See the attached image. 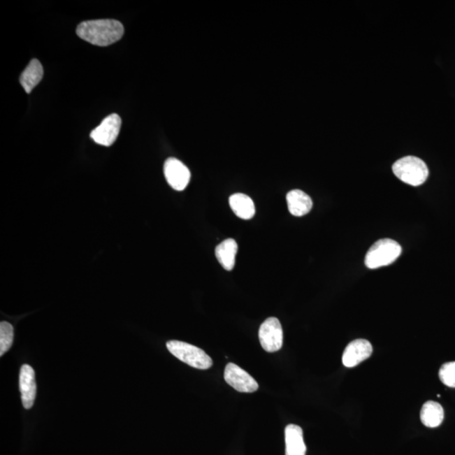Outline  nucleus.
<instances>
[{"label":"nucleus","instance_id":"obj_1","mask_svg":"<svg viewBox=\"0 0 455 455\" xmlns=\"http://www.w3.org/2000/svg\"><path fill=\"white\" fill-rule=\"evenodd\" d=\"M76 34L81 39L99 47L117 43L124 34V27L115 20H96L82 22Z\"/></svg>","mask_w":455,"mask_h":455},{"label":"nucleus","instance_id":"obj_2","mask_svg":"<svg viewBox=\"0 0 455 455\" xmlns=\"http://www.w3.org/2000/svg\"><path fill=\"white\" fill-rule=\"evenodd\" d=\"M393 174L401 182L410 186L418 187L427 180L429 171L422 159L415 157H405L397 161L392 166Z\"/></svg>","mask_w":455,"mask_h":455},{"label":"nucleus","instance_id":"obj_3","mask_svg":"<svg viewBox=\"0 0 455 455\" xmlns=\"http://www.w3.org/2000/svg\"><path fill=\"white\" fill-rule=\"evenodd\" d=\"M401 252L403 249L398 242L391 239L380 240L368 250L366 265L370 269L391 265L398 259Z\"/></svg>","mask_w":455,"mask_h":455},{"label":"nucleus","instance_id":"obj_4","mask_svg":"<svg viewBox=\"0 0 455 455\" xmlns=\"http://www.w3.org/2000/svg\"><path fill=\"white\" fill-rule=\"evenodd\" d=\"M166 347L172 355L191 367L208 370L212 366V360L206 352L189 343L170 341L167 342Z\"/></svg>","mask_w":455,"mask_h":455},{"label":"nucleus","instance_id":"obj_5","mask_svg":"<svg viewBox=\"0 0 455 455\" xmlns=\"http://www.w3.org/2000/svg\"><path fill=\"white\" fill-rule=\"evenodd\" d=\"M259 340L266 352L280 351L284 342V332L280 319L275 317L266 319L260 326Z\"/></svg>","mask_w":455,"mask_h":455},{"label":"nucleus","instance_id":"obj_6","mask_svg":"<svg viewBox=\"0 0 455 455\" xmlns=\"http://www.w3.org/2000/svg\"><path fill=\"white\" fill-rule=\"evenodd\" d=\"M121 125V117L117 114L110 115L96 129L92 131L90 137L98 145L109 147L117 140Z\"/></svg>","mask_w":455,"mask_h":455},{"label":"nucleus","instance_id":"obj_7","mask_svg":"<svg viewBox=\"0 0 455 455\" xmlns=\"http://www.w3.org/2000/svg\"><path fill=\"white\" fill-rule=\"evenodd\" d=\"M164 174L168 184L175 191L186 189L191 179V172L186 165L175 158L166 159Z\"/></svg>","mask_w":455,"mask_h":455},{"label":"nucleus","instance_id":"obj_8","mask_svg":"<svg viewBox=\"0 0 455 455\" xmlns=\"http://www.w3.org/2000/svg\"><path fill=\"white\" fill-rule=\"evenodd\" d=\"M224 380L231 387L242 393H253L259 387L252 375L235 363L227 364L224 370Z\"/></svg>","mask_w":455,"mask_h":455},{"label":"nucleus","instance_id":"obj_9","mask_svg":"<svg viewBox=\"0 0 455 455\" xmlns=\"http://www.w3.org/2000/svg\"><path fill=\"white\" fill-rule=\"evenodd\" d=\"M372 344L366 339H356L351 342L342 354V363L347 368H354L370 358Z\"/></svg>","mask_w":455,"mask_h":455},{"label":"nucleus","instance_id":"obj_10","mask_svg":"<svg viewBox=\"0 0 455 455\" xmlns=\"http://www.w3.org/2000/svg\"><path fill=\"white\" fill-rule=\"evenodd\" d=\"M19 382L23 407L26 409H31L34 407L36 396V384L34 368L30 366H27V364H24L20 368Z\"/></svg>","mask_w":455,"mask_h":455},{"label":"nucleus","instance_id":"obj_11","mask_svg":"<svg viewBox=\"0 0 455 455\" xmlns=\"http://www.w3.org/2000/svg\"><path fill=\"white\" fill-rule=\"evenodd\" d=\"M290 214L302 217L309 214L313 207V202L310 196L301 190L290 191L286 196Z\"/></svg>","mask_w":455,"mask_h":455},{"label":"nucleus","instance_id":"obj_12","mask_svg":"<svg viewBox=\"0 0 455 455\" xmlns=\"http://www.w3.org/2000/svg\"><path fill=\"white\" fill-rule=\"evenodd\" d=\"M286 455H305L306 445L303 430L299 426L290 424L285 428Z\"/></svg>","mask_w":455,"mask_h":455},{"label":"nucleus","instance_id":"obj_13","mask_svg":"<svg viewBox=\"0 0 455 455\" xmlns=\"http://www.w3.org/2000/svg\"><path fill=\"white\" fill-rule=\"evenodd\" d=\"M229 206L240 219L249 220L255 216V204L247 195L243 194H233L229 198Z\"/></svg>","mask_w":455,"mask_h":455},{"label":"nucleus","instance_id":"obj_14","mask_svg":"<svg viewBox=\"0 0 455 455\" xmlns=\"http://www.w3.org/2000/svg\"><path fill=\"white\" fill-rule=\"evenodd\" d=\"M238 245L233 239L224 240L215 249V256L219 264L225 270H231L235 268Z\"/></svg>","mask_w":455,"mask_h":455},{"label":"nucleus","instance_id":"obj_15","mask_svg":"<svg viewBox=\"0 0 455 455\" xmlns=\"http://www.w3.org/2000/svg\"><path fill=\"white\" fill-rule=\"evenodd\" d=\"M422 424L428 428H437L445 418V411L442 405L436 401L429 400L422 405L420 413Z\"/></svg>","mask_w":455,"mask_h":455},{"label":"nucleus","instance_id":"obj_16","mask_svg":"<svg viewBox=\"0 0 455 455\" xmlns=\"http://www.w3.org/2000/svg\"><path fill=\"white\" fill-rule=\"evenodd\" d=\"M43 68L38 59L31 60L20 78V85L27 94H30L43 77Z\"/></svg>","mask_w":455,"mask_h":455},{"label":"nucleus","instance_id":"obj_17","mask_svg":"<svg viewBox=\"0 0 455 455\" xmlns=\"http://www.w3.org/2000/svg\"><path fill=\"white\" fill-rule=\"evenodd\" d=\"M14 340V328L11 324L3 322L0 324V356L10 349Z\"/></svg>","mask_w":455,"mask_h":455},{"label":"nucleus","instance_id":"obj_18","mask_svg":"<svg viewBox=\"0 0 455 455\" xmlns=\"http://www.w3.org/2000/svg\"><path fill=\"white\" fill-rule=\"evenodd\" d=\"M438 375L442 383L446 387L455 388V362L442 364Z\"/></svg>","mask_w":455,"mask_h":455}]
</instances>
